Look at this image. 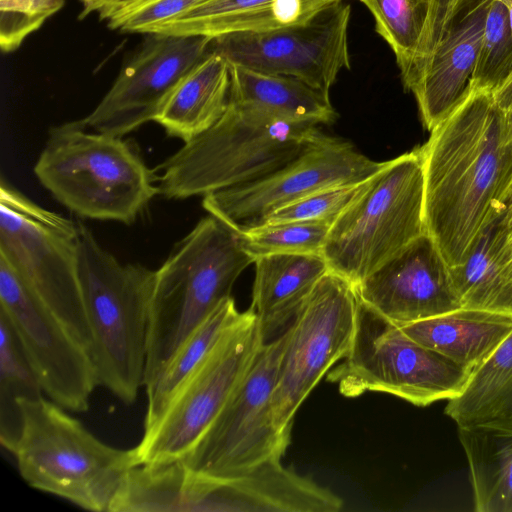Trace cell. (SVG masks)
<instances>
[{
    "instance_id": "cell-1",
    "label": "cell",
    "mask_w": 512,
    "mask_h": 512,
    "mask_svg": "<svg viewBox=\"0 0 512 512\" xmlns=\"http://www.w3.org/2000/svg\"><path fill=\"white\" fill-rule=\"evenodd\" d=\"M418 149L426 233L447 265L458 266L500 215L512 183V127L491 92L469 89Z\"/></svg>"
},
{
    "instance_id": "cell-2",
    "label": "cell",
    "mask_w": 512,
    "mask_h": 512,
    "mask_svg": "<svg viewBox=\"0 0 512 512\" xmlns=\"http://www.w3.org/2000/svg\"><path fill=\"white\" fill-rule=\"evenodd\" d=\"M322 135L316 124L229 101L210 129L158 166L159 194L184 199L252 182L288 164Z\"/></svg>"
},
{
    "instance_id": "cell-3",
    "label": "cell",
    "mask_w": 512,
    "mask_h": 512,
    "mask_svg": "<svg viewBox=\"0 0 512 512\" xmlns=\"http://www.w3.org/2000/svg\"><path fill=\"white\" fill-rule=\"evenodd\" d=\"M19 432L8 451L31 487L93 512H109L124 477L141 465L136 447L118 449L90 433L64 408L17 397Z\"/></svg>"
},
{
    "instance_id": "cell-4",
    "label": "cell",
    "mask_w": 512,
    "mask_h": 512,
    "mask_svg": "<svg viewBox=\"0 0 512 512\" xmlns=\"http://www.w3.org/2000/svg\"><path fill=\"white\" fill-rule=\"evenodd\" d=\"M255 259L241 233L218 217L201 219L155 271L144 386L150 388L196 327L227 297Z\"/></svg>"
},
{
    "instance_id": "cell-5",
    "label": "cell",
    "mask_w": 512,
    "mask_h": 512,
    "mask_svg": "<svg viewBox=\"0 0 512 512\" xmlns=\"http://www.w3.org/2000/svg\"><path fill=\"white\" fill-rule=\"evenodd\" d=\"M79 277L98 384L125 404L144 386L155 271L122 264L79 224Z\"/></svg>"
},
{
    "instance_id": "cell-6",
    "label": "cell",
    "mask_w": 512,
    "mask_h": 512,
    "mask_svg": "<svg viewBox=\"0 0 512 512\" xmlns=\"http://www.w3.org/2000/svg\"><path fill=\"white\" fill-rule=\"evenodd\" d=\"M34 173L62 205L90 219L129 224L159 194L154 173L127 142L82 121L50 130Z\"/></svg>"
},
{
    "instance_id": "cell-7",
    "label": "cell",
    "mask_w": 512,
    "mask_h": 512,
    "mask_svg": "<svg viewBox=\"0 0 512 512\" xmlns=\"http://www.w3.org/2000/svg\"><path fill=\"white\" fill-rule=\"evenodd\" d=\"M426 233L424 171L418 147L384 166L332 223L322 256L354 287Z\"/></svg>"
},
{
    "instance_id": "cell-8",
    "label": "cell",
    "mask_w": 512,
    "mask_h": 512,
    "mask_svg": "<svg viewBox=\"0 0 512 512\" xmlns=\"http://www.w3.org/2000/svg\"><path fill=\"white\" fill-rule=\"evenodd\" d=\"M79 241V224L1 185L0 258L90 352Z\"/></svg>"
},
{
    "instance_id": "cell-9",
    "label": "cell",
    "mask_w": 512,
    "mask_h": 512,
    "mask_svg": "<svg viewBox=\"0 0 512 512\" xmlns=\"http://www.w3.org/2000/svg\"><path fill=\"white\" fill-rule=\"evenodd\" d=\"M470 374L359 299L352 346L327 380L346 397L382 392L425 407L460 395Z\"/></svg>"
},
{
    "instance_id": "cell-10",
    "label": "cell",
    "mask_w": 512,
    "mask_h": 512,
    "mask_svg": "<svg viewBox=\"0 0 512 512\" xmlns=\"http://www.w3.org/2000/svg\"><path fill=\"white\" fill-rule=\"evenodd\" d=\"M355 287L329 271L284 330L272 397L277 429L291 435L295 414L321 378L349 352L356 330Z\"/></svg>"
},
{
    "instance_id": "cell-11",
    "label": "cell",
    "mask_w": 512,
    "mask_h": 512,
    "mask_svg": "<svg viewBox=\"0 0 512 512\" xmlns=\"http://www.w3.org/2000/svg\"><path fill=\"white\" fill-rule=\"evenodd\" d=\"M284 343L283 331L262 345L213 423L181 459L188 468L207 476L229 478L282 458L291 435L277 429L272 397Z\"/></svg>"
},
{
    "instance_id": "cell-12",
    "label": "cell",
    "mask_w": 512,
    "mask_h": 512,
    "mask_svg": "<svg viewBox=\"0 0 512 512\" xmlns=\"http://www.w3.org/2000/svg\"><path fill=\"white\" fill-rule=\"evenodd\" d=\"M265 343L250 307L178 389L136 446L142 464L183 459L208 430Z\"/></svg>"
},
{
    "instance_id": "cell-13",
    "label": "cell",
    "mask_w": 512,
    "mask_h": 512,
    "mask_svg": "<svg viewBox=\"0 0 512 512\" xmlns=\"http://www.w3.org/2000/svg\"><path fill=\"white\" fill-rule=\"evenodd\" d=\"M384 164L360 153L348 141L323 134L278 170L249 183L208 193L202 205L209 214L242 233L312 193L364 182Z\"/></svg>"
},
{
    "instance_id": "cell-14",
    "label": "cell",
    "mask_w": 512,
    "mask_h": 512,
    "mask_svg": "<svg viewBox=\"0 0 512 512\" xmlns=\"http://www.w3.org/2000/svg\"><path fill=\"white\" fill-rule=\"evenodd\" d=\"M350 15V5L340 0L304 23L214 37L209 52L222 56L229 64L295 77L329 93L338 74L350 68Z\"/></svg>"
},
{
    "instance_id": "cell-15",
    "label": "cell",
    "mask_w": 512,
    "mask_h": 512,
    "mask_svg": "<svg viewBox=\"0 0 512 512\" xmlns=\"http://www.w3.org/2000/svg\"><path fill=\"white\" fill-rule=\"evenodd\" d=\"M0 312L10 322L42 391L64 409L86 412L99 385L89 350L1 258Z\"/></svg>"
},
{
    "instance_id": "cell-16",
    "label": "cell",
    "mask_w": 512,
    "mask_h": 512,
    "mask_svg": "<svg viewBox=\"0 0 512 512\" xmlns=\"http://www.w3.org/2000/svg\"><path fill=\"white\" fill-rule=\"evenodd\" d=\"M211 39L148 34L99 104L81 121L90 130L116 137L154 121L179 81L208 54Z\"/></svg>"
},
{
    "instance_id": "cell-17",
    "label": "cell",
    "mask_w": 512,
    "mask_h": 512,
    "mask_svg": "<svg viewBox=\"0 0 512 512\" xmlns=\"http://www.w3.org/2000/svg\"><path fill=\"white\" fill-rule=\"evenodd\" d=\"M367 306L402 326L461 308L449 266L424 233L355 286Z\"/></svg>"
},
{
    "instance_id": "cell-18",
    "label": "cell",
    "mask_w": 512,
    "mask_h": 512,
    "mask_svg": "<svg viewBox=\"0 0 512 512\" xmlns=\"http://www.w3.org/2000/svg\"><path fill=\"white\" fill-rule=\"evenodd\" d=\"M492 0H465L445 32L402 82L430 132L465 99Z\"/></svg>"
},
{
    "instance_id": "cell-19",
    "label": "cell",
    "mask_w": 512,
    "mask_h": 512,
    "mask_svg": "<svg viewBox=\"0 0 512 512\" xmlns=\"http://www.w3.org/2000/svg\"><path fill=\"white\" fill-rule=\"evenodd\" d=\"M251 308L265 342L291 323L330 269L322 254H272L256 258Z\"/></svg>"
},
{
    "instance_id": "cell-20",
    "label": "cell",
    "mask_w": 512,
    "mask_h": 512,
    "mask_svg": "<svg viewBox=\"0 0 512 512\" xmlns=\"http://www.w3.org/2000/svg\"><path fill=\"white\" fill-rule=\"evenodd\" d=\"M340 0H211L157 32L217 37L232 32H262L304 23Z\"/></svg>"
},
{
    "instance_id": "cell-21",
    "label": "cell",
    "mask_w": 512,
    "mask_h": 512,
    "mask_svg": "<svg viewBox=\"0 0 512 512\" xmlns=\"http://www.w3.org/2000/svg\"><path fill=\"white\" fill-rule=\"evenodd\" d=\"M400 327L472 373L512 332V314L461 307Z\"/></svg>"
},
{
    "instance_id": "cell-22",
    "label": "cell",
    "mask_w": 512,
    "mask_h": 512,
    "mask_svg": "<svg viewBox=\"0 0 512 512\" xmlns=\"http://www.w3.org/2000/svg\"><path fill=\"white\" fill-rule=\"evenodd\" d=\"M230 65L208 52L176 85L154 121L168 135L191 141L224 114L230 95Z\"/></svg>"
},
{
    "instance_id": "cell-23",
    "label": "cell",
    "mask_w": 512,
    "mask_h": 512,
    "mask_svg": "<svg viewBox=\"0 0 512 512\" xmlns=\"http://www.w3.org/2000/svg\"><path fill=\"white\" fill-rule=\"evenodd\" d=\"M477 512H512V421L458 426Z\"/></svg>"
},
{
    "instance_id": "cell-24",
    "label": "cell",
    "mask_w": 512,
    "mask_h": 512,
    "mask_svg": "<svg viewBox=\"0 0 512 512\" xmlns=\"http://www.w3.org/2000/svg\"><path fill=\"white\" fill-rule=\"evenodd\" d=\"M230 65L229 101L250 105L296 122L333 123L338 114L329 93L291 76Z\"/></svg>"
},
{
    "instance_id": "cell-25",
    "label": "cell",
    "mask_w": 512,
    "mask_h": 512,
    "mask_svg": "<svg viewBox=\"0 0 512 512\" xmlns=\"http://www.w3.org/2000/svg\"><path fill=\"white\" fill-rule=\"evenodd\" d=\"M242 316L234 299L227 297L178 347L154 384L146 389L144 431L158 422L181 385Z\"/></svg>"
},
{
    "instance_id": "cell-26",
    "label": "cell",
    "mask_w": 512,
    "mask_h": 512,
    "mask_svg": "<svg viewBox=\"0 0 512 512\" xmlns=\"http://www.w3.org/2000/svg\"><path fill=\"white\" fill-rule=\"evenodd\" d=\"M444 413L457 426L512 421V332L472 371Z\"/></svg>"
},
{
    "instance_id": "cell-27",
    "label": "cell",
    "mask_w": 512,
    "mask_h": 512,
    "mask_svg": "<svg viewBox=\"0 0 512 512\" xmlns=\"http://www.w3.org/2000/svg\"><path fill=\"white\" fill-rule=\"evenodd\" d=\"M493 222L467 260L449 267L451 281L462 307L512 314V276L495 253Z\"/></svg>"
},
{
    "instance_id": "cell-28",
    "label": "cell",
    "mask_w": 512,
    "mask_h": 512,
    "mask_svg": "<svg viewBox=\"0 0 512 512\" xmlns=\"http://www.w3.org/2000/svg\"><path fill=\"white\" fill-rule=\"evenodd\" d=\"M42 389L6 316L0 312V442L8 449L19 432L17 397H39Z\"/></svg>"
},
{
    "instance_id": "cell-29",
    "label": "cell",
    "mask_w": 512,
    "mask_h": 512,
    "mask_svg": "<svg viewBox=\"0 0 512 512\" xmlns=\"http://www.w3.org/2000/svg\"><path fill=\"white\" fill-rule=\"evenodd\" d=\"M211 0H81L80 17L96 14L113 30L151 34Z\"/></svg>"
},
{
    "instance_id": "cell-30",
    "label": "cell",
    "mask_w": 512,
    "mask_h": 512,
    "mask_svg": "<svg viewBox=\"0 0 512 512\" xmlns=\"http://www.w3.org/2000/svg\"><path fill=\"white\" fill-rule=\"evenodd\" d=\"M375 20L377 33L392 49L401 74L413 62L429 15V0H359Z\"/></svg>"
},
{
    "instance_id": "cell-31",
    "label": "cell",
    "mask_w": 512,
    "mask_h": 512,
    "mask_svg": "<svg viewBox=\"0 0 512 512\" xmlns=\"http://www.w3.org/2000/svg\"><path fill=\"white\" fill-rule=\"evenodd\" d=\"M512 70V33L508 11L501 0H492L469 89L491 92Z\"/></svg>"
},
{
    "instance_id": "cell-32",
    "label": "cell",
    "mask_w": 512,
    "mask_h": 512,
    "mask_svg": "<svg viewBox=\"0 0 512 512\" xmlns=\"http://www.w3.org/2000/svg\"><path fill=\"white\" fill-rule=\"evenodd\" d=\"M330 227L311 222L265 223L242 232L241 237L255 260L272 254H322Z\"/></svg>"
},
{
    "instance_id": "cell-33",
    "label": "cell",
    "mask_w": 512,
    "mask_h": 512,
    "mask_svg": "<svg viewBox=\"0 0 512 512\" xmlns=\"http://www.w3.org/2000/svg\"><path fill=\"white\" fill-rule=\"evenodd\" d=\"M368 180L360 183L333 186L312 193L276 210L267 218L265 223L311 222L332 225L339 215L360 194Z\"/></svg>"
},
{
    "instance_id": "cell-34",
    "label": "cell",
    "mask_w": 512,
    "mask_h": 512,
    "mask_svg": "<svg viewBox=\"0 0 512 512\" xmlns=\"http://www.w3.org/2000/svg\"><path fill=\"white\" fill-rule=\"evenodd\" d=\"M64 5V0H0V46L17 49L23 40Z\"/></svg>"
},
{
    "instance_id": "cell-35",
    "label": "cell",
    "mask_w": 512,
    "mask_h": 512,
    "mask_svg": "<svg viewBox=\"0 0 512 512\" xmlns=\"http://www.w3.org/2000/svg\"><path fill=\"white\" fill-rule=\"evenodd\" d=\"M465 0H429V15L425 31L415 56L414 63L419 62L434 43L445 32L455 13Z\"/></svg>"
},
{
    "instance_id": "cell-36",
    "label": "cell",
    "mask_w": 512,
    "mask_h": 512,
    "mask_svg": "<svg viewBox=\"0 0 512 512\" xmlns=\"http://www.w3.org/2000/svg\"><path fill=\"white\" fill-rule=\"evenodd\" d=\"M492 97L505 120L512 127V70L505 80L492 91Z\"/></svg>"
},
{
    "instance_id": "cell-37",
    "label": "cell",
    "mask_w": 512,
    "mask_h": 512,
    "mask_svg": "<svg viewBox=\"0 0 512 512\" xmlns=\"http://www.w3.org/2000/svg\"><path fill=\"white\" fill-rule=\"evenodd\" d=\"M496 223L506 238L512 239V183L505 195Z\"/></svg>"
},
{
    "instance_id": "cell-38",
    "label": "cell",
    "mask_w": 512,
    "mask_h": 512,
    "mask_svg": "<svg viewBox=\"0 0 512 512\" xmlns=\"http://www.w3.org/2000/svg\"><path fill=\"white\" fill-rule=\"evenodd\" d=\"M508 11L509 25L512 33V0H501Z\"/></svg>"
}]
</instances>
